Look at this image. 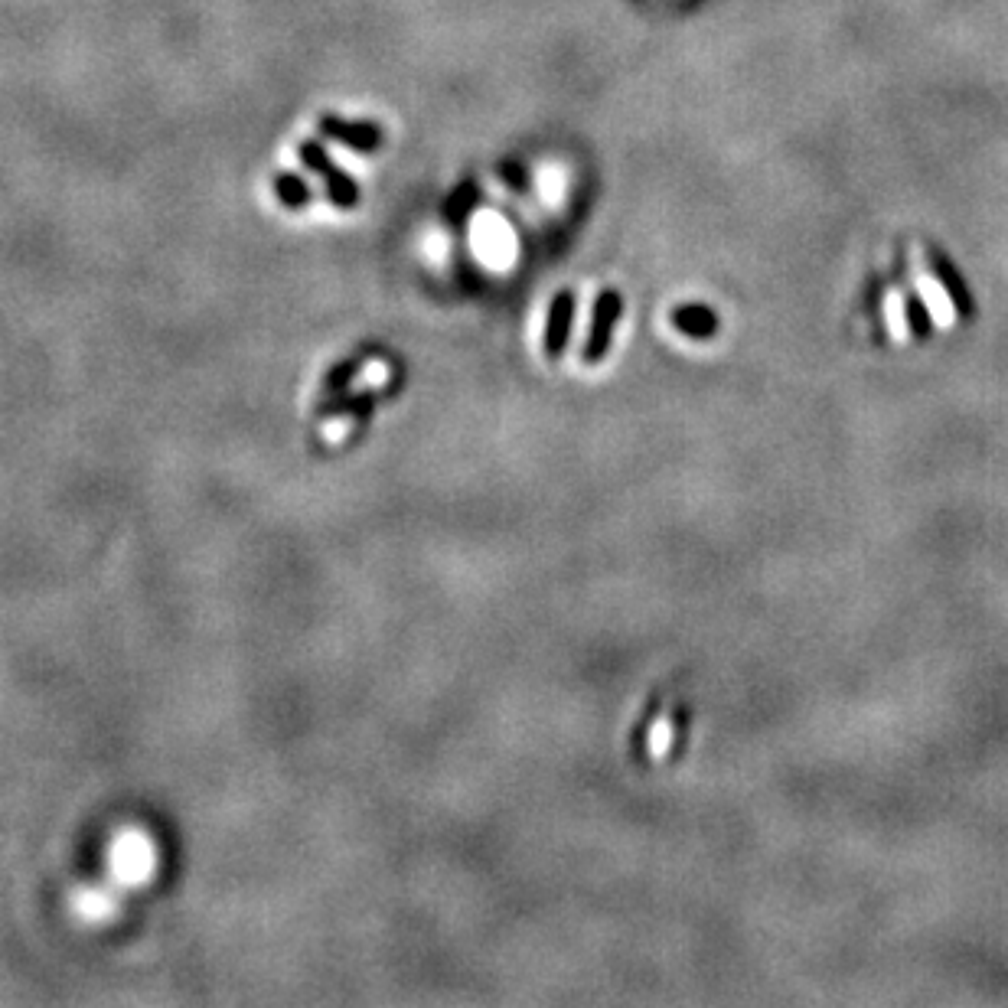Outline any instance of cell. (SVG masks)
Listing matches in <instances>:
<instances>
[{
  "label": "cell",
  "mask_w": 1008,
  "mask_h": 1008,
  "mask_svg": "<svg viewBox=\"0 0 1008 1008\" xmlns=\"http://www.w3.org/2000/svg\"><path fill=\"white\" fill-rule=\"evenodd\" d=\"M571 320H575V294H558L549 310V327H545V353L552 359L565 353L568 336H571Z\"/></svg>",
  "instance_id": "cell-6"
},
{
  "label": "cell",
  "mask_w": 1008,
  "mask_h": 1008,
  "mask_svg": "<svg viewBox=\"0 0 1008 1008\" xmlns=\"http://www.w3.org/2000/svg\"><path fill=\"white\" fill-rule=\"evenodd\" d=\"M477 199H480V190H477V183L474 180H464L457 186V190L447 196V206H444V216L454 222V226H460V222H467V216L477 209Z\"/></svg>",
  "instance_id": "cell-9"
},
{
  "label": "cell",
  "mask_w": 1008,
  "mask_h": 1008,
  "mask_svg": "<svg viewBox=\"0 0 1008 1008\" xmlns=\"http://www.w3.org/2000/svg\"><path fill=\"white\" fill-rule=\"evenodd\" d=\"M885 320H888V330L898 343L911 340V323H907V304H904V294L894 288L885 294Z\"/></svg>",
  "instance_id": "cell-10"
},
{
  "label": "cell",
  "mask_w": 1008,
  "mask_h": 1008,
  "mask_svg": "<svg viewBox=\"0 0 1008 1008\" xmlns=\"http://www.w3.org/2000/svg\"><path fill=\"white\" fill-rule=\"evenodd\" d=\"M914 281H917L920 301H924V307H927L930 320L937 323L940 330L953 327V320H956L953 297H950V291L943 288V284L937 281V275H930V271H927L924 265H917V271H914Z\"/></svg>",
  "instance_id": "cell-5"
},
{
  "label": "cell",
  "mask_w": 1008,
  "mask_h": 1008,
  "mask_svg": "<svg viewBox=\"0 0 1008 1008\" xmlns=\"http://www.w3.org/2000/svg\"><path fill=\"white\" fill-rule=\"evenodd\" d=\"M297 154H301V164L310 167L327 186V199L336 209H356L359 206V183L346 173L340 164H333L327 147L320 141H301L297 144Z\"/></svg>",
  "instance_id": "cell-1"
},
{
  "label": "cell",
  "mask_w": 1008,
  "mask_h": 1008,
  "mask_svg": "<svg viewBox=\"0 0 1008 1008\" xmlns=\"http://www.w3.org/2000/svg\"><path fill=\"white\" fill-rule=\"evenodd\" d=\"M646 744H650V748H646V751H650V757H656V761H659V757H666L669 744H672V721H669L666 715H659V718L653 721L650 738H646Z\"/></svg>",
  "instance_id": "cell-11"
},
{
  "label": "cell",
  "mask_w": 1008,
  "mask_h": 1008,
  "mask_svg": "<svg viewBox=\"0 0 1008 1008\" xmlns=\"http://www.w3.org/2000/svg\"><path fill=\"white\" fill-rule=\"evenodd\" d=\"M617 314H620V297L614 291H604L601 297H597L594 314H591V336H588V346H584V363H597V359H604Z\"/></svg>",
  "instance_id": "cell-4"
},
{
  "label": "cell",
  "mask_w": 1008,
  "mask_h": 1008,
  "mask_svg": "<svg viewBox=\"0 0 1008 1008\" xmlns=\"http://www.w3.org/2000/svg\"><path fill=\"white\" fill-rule=\"evenodd\" d=\"M275 196L284 209H304L310 199V186L297 173H275Z\"/></svg>",
  "instance_id": "cell-8"
},
{
  "label": "cell",
  "mask_w": 1008,
  "mask_h": 1008,
  "mask_svg": "<svg viewBox=\"0 0 1008 1008\" xmlns=\"http://www.w3.org/2000/svg\"><path fill=\"white\" fill-rule=\"evenodd\" d=\"M320 131L323 138L340 141L356 154H376L382 147V128L372 121H350L340 115H320Z\"/></svg>",
  "instance_id": "cell-3"
},
{
  "label": "cell",
  "mask_w": 1008,
  "mask_h": 1008,
  "mask_svg": "<svg viewBox=\"0 0 1008 1008\" xmlns=\"http://www.w3.org/2000/svg\"><path fill=\"white\" fill-rule=\"evenodd\" d=\"M363 372H366V359L363 356L346 359V363L330 369L327 379H323V385H320V395H317V408H320V412H323V408H330V405L340 402V398L346 395V389H350V382H356L359 376H363Z\"/></svg>",
  "instance_id": "cell-7"
},
{
  "label": "cell",
  "mask_w": 1008,
  "mask_h": 1008,
  "mask_svg": "<svg viewBox=\"0 0 1008 1008\" xmlns=\"http://www.w3.org/2000/svg\"><path fill=\"white\" fill-rule=\"evenodd\" d=\"M372 405H376V392H363L356 398H340L336 405L323 408L320 421H317V434L323 444H343L350 434L359 431V425L369 418Z\"/></svg>",
  "instance_id": "cell-2"
}]
</instances>
